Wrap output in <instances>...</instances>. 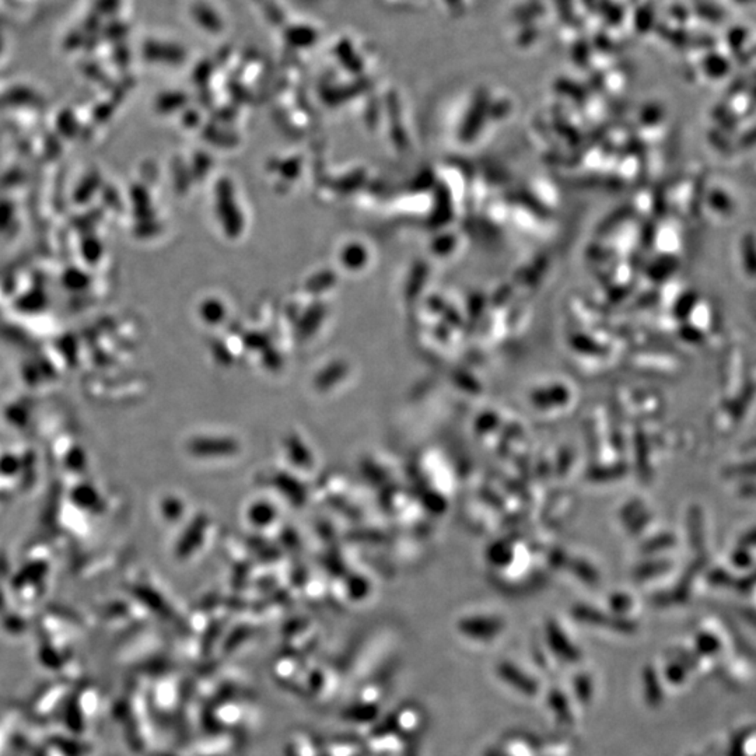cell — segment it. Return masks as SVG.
<instances>
[{"instance_id": "cell-1", "label": "cell", "mask_w": 756, "mask_h": 756, "mask_svg": "<svg viewBox=\"0 0 756 756\" xmlns=\"http://www.w3.org/2000/svg\"><path fill=\"white\" fill-rule=\"evenodd\" d=\"M498 673H500L503 680H505L508 685L514 686L517 690H519L521 693H524L526 696H532L538 690V685L535 683V680H532L529 678L525 679L524 672H521L517 666L514 668L512 665L503 664V665H500Z\"/></svg>"}]
</instances>
